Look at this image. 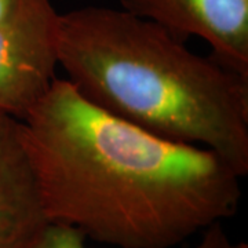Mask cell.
<instances>
[{"mask_svg": "<svg viewBox=\"0 0 248 248\" xmlns=\"http://www.w3.org/2000/svg\"><path fill=\"white\" fill-rule=\"evenodd\" d=\"M57 58L72 86L108 113L248 172V76L153 21L97 6L60 14Z\"/></svg>", "mask_w": 248, "mask_h": 248, "instance_id": "7a4b0ae2", "label": "cell"}, {"mask_svg": "<svg viewBox=\"0 0 248 248\" xmlns=\"http://www.w3.org/2000/svg\"><path fill=\"white\" fill-rule=\"evenodd\" d=\"M29 0H0V22H4L18 14Z\"/></svg>", "mask_w": 248, "mask_h": 248, "instance_id": "52a82bcc", "label": "cell"}, {"mask_svg": "<svg viewBox=\"0 0 248 248\" xmlns=\"http://www.w3.org/2000/svg\"><path fill=\"white\" fill-rule=\"evenodd\" d=\"M202 239L193 248H248L243 241H233L222 222L202 232ZM25 248H87L86 236L78 228L61 222L48 221Z\"/></svg>", "mask_w": 248, "mask_h": 248, "instance_id": "8992f818", "label": "cell"}, {"mask_svg": "<svg viewBox=\"0 0 248 248\" xmlns=\"http://www.w3.org/2000/svg\"><path fill=\"white\" fill-rule=\"evenodd\" d=\"M48 221L21 122L0 115V248H25Z\"/></svg>", "mask_w": 248, "mask_h": 248, "instance_id": "5b68a950", "label": "cell"}, {"mask_svg": "<svg viewBox=\"0 0 248 248\" xmlns=\"http://www.w3.org/2000/svg\"><path fill=\"white\" fill-rule=\"evenodd\" d=\"M21 122L50 221L119 248H172L232 218L241 175L211 149L108 113L66 79Z\"/></svg>", "mask_w": 248, "mask_h": 248, "instance_id": "6da1fadb", "label": "cell"}, {"mask_svg": "<svg viewBox=\"0 0 248 248\" xmlns=\"http://www.w3.org/2000/svg\"><path fill=\"white\" fill-rule=\"evenodd\" d=\"M58 18L51 0H29L0 22V115L24 120L57 79Z\"/></svg>", "mask_w": 248, "mask_h": 248, "instance_id": "3957f363", "label": "cell"}, {"mask_svg": "<svg viewBox=\"0 0 248 248\" xmlns=\"http://www.w3.org/2000/svg\"><path fill=\"white\" fill-rule=\"evenodd\" d=\"M122 9L185 40H205L215 60L248 76V0H120Z\"/></svg>", "mask_w": 248, "mask_h": 248, "instance_id": "277c9868", "label": "cell"}]
</instances>
